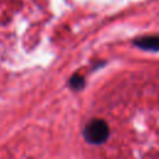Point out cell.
<instances>
[{
    "label": "cell",
    "instance_id": "cell-2",
    "mask_svg": "<svg viewBox=\"0 0 159 159\" xmlns=\"http://www.w3.org/2000/svg\"><path fill=\"white\" fill-rule=\"evenodd\" d=\"M134 45L148 51H159V36H143L134 41Z\"/></svg>",
    "mask_w": 159,
    "mask_h": 159
},
{
    "label": "cell",
    "instance_id": "cell-1",
    "mask_svg": "<svg viewBox=\"0 0 159 159\" xmlns=\"http://www.w3.org/2000/svg\"><path fill=\"white\" fill-rule=\"evenodd\" d=\"M83 137L91 144H102L109 137V127L103 119H92L84 127Z\"/></svg>",
    "mask_w": 159,
    "mask_h": 159
},
{
    "label": "cell",
    "instance_id": "cell-3",
    "mask_svg": "<svg viewBox=\"0 0 159 159\" xmlns=\"http://www.w3.org/2000/svg\"><path fill=\"white\" fill-rule=\"evenodd\" d=\"M70 86L72 89H81L83 86H84V78L81 76V75H73L71 78H70Z\"/></svg>",
    "mask_w": 159,
    "mask_h": 159
}]
</instances>
